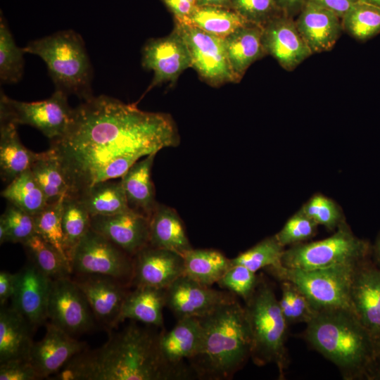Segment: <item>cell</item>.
Segmentation results:
<instances>
[{"label":"cell","mask_w":380,"mask_h":380,"mask_svg":"<svg viewBox=\"0 0 380 380\" xmlns=\"http://www.w3.org/2000/svg\"><path fill=\"white\" fill-rule=\"evenodd\" d=\"M34 327L12 305L0 310V363L19 359L29 360L34 344Z\"/></svg>","instance_id":"cell-24"},{"label":"cell","mask_w":380,"mask_h":380,"mask_svg":"<svg viewBox=\"0 0 380 380\" xmlns=\"http://www.w3.org/2000/svg\"><path fill=\"white\" fill-rule=\"evenodd\" d=\"M48 319L73 337L91 331L96 321L84 294L70 277L51 281Z\"/></svg>","instance_id":"cell-12"},{"label":"cell","mask_w":380,"mask_h":380,"mask_svg":"<svg viewBox=\"0 0 380 380\" xmlns=\"http://www.w3.org/2000/svg\"><path fill=\"white\" fill-rule=\"evenodd\" d=\"M65 197L56 203L47 204L42 210L34 215V220L36 234L51 244L68 260L64 249L62 228Z\"/></svg>","instance_id":"cell-41"},{"label":"cell","mask_w":380,"mask_h":380,"mask_svg":"<svg viewBox=\"0 0 380 380\" xmlns=\"http://www.w3.org/2000/svg\"><path fill=\"white\" fill-rule=\"evenodd\" d=\"M360 2L367 3L380 8V0H357Z\"/></svg>","instance_id":"cell-54"},{"label":"cell","mask_w":380,"mask_h":380,"mask_svg":"<svg viewBox=\"0 0 380 380\" xmlns=\"http://www.w3.org/2000/svg\"><path fill=\"white\" fill-rule=\"evenodd\" d=\"M68 95L55 89L43 101L24 102L14 100L1 91L0 122L27 125L42 132L50 141L61 137L71 120L72 110Z\"/></svg>","instance_id":"cell-9"},{"label":"cell","mask_w":380,"mask_h":380,"mask_svg":"<svg viewBox=\"0 0 380 380\" xmlns=\"http://www.w3.org/2000/svg\"><path fill=\"white\" fill-rule=\"evenodd\" d=\"M196 1L199 6H218L231 8L229 0H196Z\"/></svg>","instance_id":"cell-52"},{"label":"cell","mask_w":380,"mask_h":380,"mask_svg":"<svg viewBox=\"0 0 380 380\" xmlns=\"http://www.w3.org/2000/svg\"><path fill=\"white\" fill-rule=\"evenodd\" d=\"M184 40L191 59V68L213 87L237 82L232 70L223 39L189 24L175 20V27Z\"/></svg>","instance_id":"cell-11"},{"label":"cell","mask_w":380,"mask_h":380,"mask_svg":"<svg viewBox=\"0 0 380 380\" xmlns=\"http://www.w3.org/2000/svg\"><path fill=\"white\" fill-rule=\"evenodd\" d=\"M343 30L359 42L380 33V8L357 1L341 18Z\"/></svg>","instance_id":"cell-37"},{"label":"cell","mask_w":380,"mask_h":380,"mask_svg":"<svg viewBox=\"0 0 380 380\" xmlns=\"http://www.w3.org/2000/svg\"><path fill=\"white\" fill-rule=\"evenodd\" d=\"M46 326L44 337L34 342L29 358L39 379H49L87 348L85 342L78 341L50 322Z\"/></svg>","instance_id":"cell-19"},{"label":"cell","mask_w":380,"mask_h":380,"mask_svg":"<svg viewBox=\"0 0 380 380\" xmlns=\"http://www.w3.org/2000/svg\"><path fill=\"white\" fill-rule=\"evenodd\" d=\"M370 252L369 243L355 236L343 223L329 238L296 244L284 250L281 265L300 270H314L357 265L368 258Z\"/></svg>","instance_id":"cell-8"},{"label":"cell","mask_w":380,"mask_h":380,"mask_svg":"<svg viewBox=\"0 0 380 380\" xmlns=\"http://www.w3.org/2000/svg\"><path fill=\"white\" fill-rule=\"evenodd\" d=\"M301 210L317 224L330 230L338 229L344 223L337 205L320 194L314 196Z\"/></svg>","instance_id":"cell-44"},{"label":"cell","mask_w":380,"mask_h":380,"mask_svg":"<svg viewBox=\"0 0 380 380\" xmlns=\"http://www.w3.org/2000/svg\"><path fill=\"white\" fill-rule=\"evenodd\" d=\"M245 303L252 341L251 357L258 366L274 364L282 379L289 362L286 348L289 324L279 300L270 284L259 277L253 293Z\"/></svg>","instance_id":"cell-6"},{"label":"cell","mask_w":380,"mask_h":380,"mask_svg":"<svg viewBox=\"0 0 380 380\" xmlns=\"http://www.w3.org/2000/svg\"><path fill=\"white\" fill-rule=\"evenodd\" d=\"M317 224L301 210L292 216L274 236L282 246L298 244L313 236Z\"/></svg>","instance_id":"cell-46"},{"label":"cell","mask_w":380,"mask_h":380,"mask_svg":"<svg viewBox=\"0 0 380 380\" xmlns=\"http://www.w3.org/2000/svg\"><path fill=\"white\" fill-rule=\"evenodd\" d=\"M39 376L30 360H13L0 363V380H34Z\"/></svg>","instance_id":"cell-47"},{"label":"cell","mask_w":380,"mask_h":380,"mask_svg":"<svg viewBox=\"0 0 380 380\" xmlns=\"http://www.w3.org/2000/svg\"><path fill=\"white\" fill-rule=\"evenodd\" d=\"M317 6L328 9L342 18L348 9L357 0H308Z\"/></svg>","instance_id":"cell-50"},{"label":"cell","mask_w":380,"mask_h":380,"mask_svg":"<svg viewBox=\"0 0 380 380\" xmlns=\"http://www.w3.org/2000/svg\"><path fill=\"white\" fill-rule=\"evenodd\" d=\"M373 250L376 262L380 266V234L377 236Z\"/></svg>","instance_id":"cell-53"},{"label":"cell","mask_w":380,"mask_h":380,"mask_svg":"<svg viewBox=\"0 0 380 380\" xmlns=\"http://www.w3.org/2000/svg\"><path fill=\"white\" fill-rule=\"evenodd\" d=\"M141 65L153 72V78L146 91L163 83H175L180 74L191 68L187 46L174 28L167 36L148 39L141 51Z\"/></svg>","instance_id":"cell-13"},{"label":"cell","mask_w":380,"mask_h":380,"mask_svg":"<svg viewBox=\"0 0 380 380\" xmlns=\"http://www.w3.org/2000/svg\"><path fill=\"white\" fill-rule=\"evenodd\" d=\"M166 306V289L137 286L128 292L118 323L125 319L140 322L157 327L163 326V310Z\"/></svg>","instance_id":"cell-27"},{"label":"cell","mask_w":380,"mask_h":380,"mask_svg":"<svg viewBox=\"0 0 380 380\" xmlns=\"http://www.w3.org/2000/svg\"><path fill=\"white\" fill-rule=\"evenodd\" d=\"M77 198L91 216L113 215L130 209L121 179L98 182Z\"/></svg>","instance_id":"cell-30"},{"label":"cell","mask_w":380,"mask_h":380,"mask_svg":"<svg viewBox=\"0 0 380 380\" xmlns=\"http://www.w3.org/2000/svg\"><path fill=\"white\" fill-rule=\"evenodd\" d=\"M23 48L18 47L9 27L1 14L0 18V81L1 84H15L24 72Z\"/></svg>","instance_id":"cell-38"},{"label":"cell","mask_w":380,"mask_h":380,"mask_svg":"<svg viewBox=\"0 0 380 380\" xmlns=\"http://www.w3.org/2000/svg\"><path fill=\"white\" fill-rule=\"evenodd\" d=\"M0 222L6 228L8 243L23 244L36 234L34 216L10 202L1 215Z\"/></svg>","instance_id":"cell-42"},{"label":"cell","mask_w":380,"mask_h":380,"mask_svg":"<svg viewBox=\"0 0 380 380\" xmlns=\"http://www.w3.org/2000/svg\"><path fill=\"white\" fill-rule=\"evenodd\" d=\"M51 279L31 262L18 272V282L11 305L21 313L34 328L48 319V303Z\"/></svg>","instance_id":"cell-21"},{"label":"cell","mask_w":380,"mask_h":380,"mask_svg":"<svg viewBox=\"0 0 380 380\" xmlns=\"http://www.w3.org/2000/svg\"><path fill=\"white\" fill-rule=\"evenodd\" d=\"M202 327L197 317L178 319L175 326L168 331L159 334V347L165 361L182 369L184 360L189 361L198 353L202 341Z\"/></svg>","instance_id":"cell-23"},{"label":"cell","mask_w":380,"mask_h":380,"mask_svg":"<svg viewBox=\"0 0 380 380\" xmlns=\"http://www.w3.org/2000/svg\"><path fill=\"white\" fill-rule=\"evenodd\" d=\"M184 274L182 255L148 245L133 257L130 285L166 289Z\"/></svg>","instance_id":"cell-20"},{"label":"cell","mask_w":380,"mask_h":380,"mask_svg":"<svg viewBox=\"0 0 380 380\" xmlns=\"http://www.w3.org/2000/svg\"><path fill=\"white\" fill-rule=\"evenodd\" d=\"M202 341L189 362L201 379H231L251 357L252 341L244 307L237 299L199 317Z\"/></svg>","instance_id":"cell-4"},{"label":"cell","mask_w":380,"mask_h":380,"mask_svg":"<svg viewBox=\"0 0 380 380\" xmlns=\"http://www.w3.org/2000/svg\"><path fill=\"white\" fill-rule=\"evenodd\" d=\"M236 295L203 285L182 275L166 288V306L178 319L201 317L236 300Z\"/></svg>","instance_id":"cell-14"},{"label":"cell","mask_w":380,"mask_h":380,"mask_svg":"<svg viewBox=\"0 0 380 380\" xmlns=\"http://www.w3.org/2000/svg\"><path fill=\"white\" fill-rule=\"evenodd\" d=\"M70 264L77 275L108 276L125 286L131 284L133 258L91 229L75 246Z\"/></svg>","instance_id":"cell-10"},{"label":"cell","mask_w":380,"mask_h":380,"mask_svg":"<svg viewBox=\"0 0 380 380\" xmlns=\"http://www.w3.org/2000/svg\"><path fill=\"white\" fill-rule=\"evenodd\" d=\"M255 272L243 265H232L217 284L241 297L245 302L252 296L258 282Z\"/></svg>","instance_id":"cell-43"},{"label":"cell","mask_w":380,"mask_h":380,"mask_svg":"<svg viewBox=\"0 0 380 380\" xmlns=\"http://www.w3.org/2000/svg\"><path fill=\"white\" fill-rule=\"evenodd\" d=\"M30 170L46 199L53 203L68 195L70 187L61 164L51 149L40 153Z\"/></svg>","instance_id":"cell-33"},{"label":"cell","mask_w":380,"mask_h":380,"mask_svg":"<svg viewBox=\"0 0 380 380\" xmlns=\"http://www.w3.org/2000/svg\"><path fill=\"white\" fill-rule=\"evenodd\" d=\"M74 281L84 294L96 321L108 331L115 328L127 294V286L104 275H77Z\"/></svg>","instance_id":"cell-18"},{"label":"cell","mask_w":380,"mask_h":380,"mask_svg":"<svg viewBox=\"0 0 380 380\" xmlns=\"http://www.w3.org/2000/svg\"><path fill=\"white\" fill-rule=\"evenodd\" d=\"M184 275L211 286L231 267V259L214 249H191L183 256Z\"/></svg>","instance_id":"cell-31"},{"label":"cell","mask_w":380,"mask_h":380,"mask_svg":"<svg viewBox=\"0 0 380 380\" xmlns=\"http://www.w3.org/2000/svg\"><path fill=\"white\" fill-rule=\"evenodd\" d=\"M350 300L353 312L380 344V266L368 258L356 267Z\"/></svg>","instance_id":"cell-17"},{"label":"cell","mask_w":380,"mask_h":380,"mask_svg":"<svg viewBox=\"0 0 380 380\" xmlns=\"http://www.w3.org/2000/svg\"><path fill=\"white\" fill-rule=\"evenodd\" d=\"M262 34L261 26L251 23L223 39L227 58L237 82L255 61L266 55Z\"/></svg>","instance_id":"cell-26"},{"label":"cell","mask_w":380,"mask_h":380,"mask_svg":"<svg viewBox=\"0 0 380 380\" xmlns=\"http://www.w3.org/2000/svg\"><path fill=\"white\" fill-rule=\"evenodd\" d=\"M15 124L0 122V172L1 179L9 184L30 167L39 156L20 141Z\"/></svg>","instance_id":"cell-29"},{"label":"cell","mask_w":380,"mask_h":380,"mask_svg":"<svg viewBox=\"0 0 380 380\" xmlns=\"http://www.w3.org/2000/svg\"><path fill=\"white\" fill-rule=\"evenodd\" d=\"M230 7L252 24L262 27L282 13L275 0H229Z\"/></svg>","instance_id":"cell-45"},{"label":"cell","mask_w":380,"mask_h":380,"mask_svg":"<svg viewBox=\"0 0 380 380\" xmlns=\"http://www.w3.org/2000/svg\"><path fill=\"white\" fill-rule=\"evenodd\" d=\"M359 264L314 270L291 269L282 265L265 269L280 281H289L296 284L318 312L331 310L353 312L351 286Z\"/></svg>","instance_id":"cell-7"},{"label":"cell","mask_w":380,"mask_h":380,"mask_svg":"<svg viewBox=\"0 0 380 380\" xmlns=\"http://www.w3.org/2000/svg\"><path fill=\"white\" fill-rule=\"evenodd\" d=\"M156 153L136 162L121 177L129 207L150 218L155 210V189L151 169Z\"/></svg>","instance_id":"cell-28"},{"label":"cell","mask_w":380,"mask_h":380,"mask_svg":"<svg viewBox=\"0 0 380 380\" xmlns=\"http://www.w3.org/2000/svg\"><path fill=\"white\" fill-rule=\"evenodd\" d=\"M262 28L266 54L272 56L285 70L293 71L313 54L298 32L294 18L281 13Z\"/></svg>","instance_id":"cell-15"},{"label":"cell","mask_w":380,"mask_h":380,"mask_svg":"<svg viewBox=\"0 0 380 380\" xmlns=\"http://www.w3.org/2000/svg\"><path fill=\"white\" fill-rule=\"evenodd\" d=\"M281 281V297L279 303L286 322L289 325L308 323L318 311L296 284L289 281Z\"/></svg>","instance_id":"cell-40"},{"label":"cell","mask_w":380,"mask_h":380,"mask_svg":"<svg viewBox=\"0 0 380 380\" xmlns=\"http://www.w3.org/2000/svg\"><path fill=\"white\" fill-rule=\"evenodd\" d=\"M295 22L312 53L331 51L343 30L341 18L309 1Z\"/></svg>","instance_id":"cell-22"},{"label":"cell","mask_w":380,"mask_h":380,"mask_svg":"<svg viewBox=\"0 0 380 380\" xmlns=\"http://www.w3.org/2000/svg\"><path fill=\"white\" fill-rule=\"evenodd\" d=\"M1 196L32 215L47 205L46 199L30 169L11 181L1 191Z\"/></svg>","instance_id":"cell-35"},{"label":"cell","mask_w":380,"mask_h":380,"mask_svg":"<svg viewBox=\"0 0 380 380\" xmlns=\"http://www.w3.org/2000/svg\"><path fill=\"white\" fill-rule=\"evenodd\" d=\"M159 334L131 323L111 333L100 348L70 360L78 380H172L190 376L168 364L159 347Z\"/></svg>","instance_id":"cell-2"},{"label":"cell","mask_w":380,"mask_h":380,"mask_svg":"<svg viewBox=\"0 0 380 380\" xmlns=\"http://www.w3.org/2000/svg\"><path fill=\"white\" fill-rule=\"evenodd\" d=\"M306 324V340L344 379H380V344L352 311H320Z\"/></svg>","instance_id":"cell-3"},{"label":"cell","mask_w":380,"mask_h":380,"mask_svg":"<svg viewBox=\"0 0 380 380\" xmlns=\"http://www.w3.org/2000/svg\"><path fill=\"white\" fill-rule=\"evenodd\" d=\"M62 228L64 249L70 262L75 246L91 229V215L77 197L66 196L63 199Z\"/></svg>","instance_id":"cell-36"},{"label":"cell","mask_w":380,"mask_h":380,"mask_svg":"<svg viewBox=\"0 0 380 380\" xmlns=\"http://www.w3.org/2000/svg\"><path fill=\"white\" fill-rule=\"evenodd\" d=\"M91 229L132 258L149 245V218L131 208L113 215L91 216Z\"/></svg>","instance_id":"cell-16"},{"label":"cell","mask_w":380,"mask_h":380,"mask_svg":"<svg viewBox=\"0 0 380 380\" xmlns=\"http://www.w3.org/2000/svg\"><path fill=\"white\" fill-rule=\"evenodd\" d=\"M149 245L182 256L193 248L177 213L160 203L149 218Z\"/></svg>","instance_id":"cell-25"},{"label":"cell","mask_w":380,"mask_h":380,"mask_svg":"<svg viewBox=\"0 0 380 380\" xmlns=\"http://www.w3.org/2000/svg\"><path fill=\"white\" fill-rule=\"evenodd\" d=\"M23 246L30 262L51 280L70 277V261L39 235L34 234Z\"/></svg>","instance_id":"cell-34"},{"label":"cell","mask_w":380,"mask_h":380,"mask_svg":"<svg viewBox=\"0 0 380 380\" xmlns=\"http://www.w3.org/2000/svg\"><path fill=\"white\" fill-rule=\"evenodd\" d=\"M179 141L170 115L100 95L73 108L66 131L51 140L49 148L69 185L67 196L77 197L98 182L122 177L140 158Z\"/></svg>","instance_id":"cell-1"},{"label":"cell","mask_w":380,"mask_h":380,"mask_svg":"<svg viewBox=\"0 0 380 380\" xmlns=\"http://www.w3.org/2000/svg\"><path fill=\"white\" fill-rule=\"evenodd\" d=\"M18 282V272L11 273L6 271L0 272V304L1 306L11 299L15 293Z\"/></svg>","instance_id":"cell-49"},{"label":"cell","mask_w":380,"mask_h":380,"mask_svg":"<svg viewBox=\"0 0 380 380\" xmlns=\"http://www.w3.org/2000/svg\"><path fill=\"white\" fill-rule=\"evenodd\" d=\"M23 49L44 61L55 89L82 101L94 96L92 66L83 39L75 31L56 32L30 42Z\"/></svg>","instance_id":"cell-5"},{"label":"cell","mask_w":380,"mask_h":380,"mask_svg":"<svg viewBox=\"0 0 380 380\" xmlns=\"http://www.w3.org/2000/svg\"><path fill=\"white\" fill-rule=\"evenodd\" d=\"M179 22L191 25L221 39L251 24L232 8L218 6H198L189 18Z\"/></svg>","instance_id":"cell-32"},{"label":"cell","mask_w":380,"mask_h":380,"mask_svg":"<svg viewBox=\"0 0 380 380\" xmlns=\"http://www.w3.org/2000/svg\"><path fill=\"white\" fill-rule=\"evenodd\" d=\"M284 251V246L272 236L231 259V263L232 265H243L256 272L262 268L281 265Z\"/></svg>","instance_id":"cell-39"},{"label":"cell","mask_w":380,"mask_h":380,"mask_svg":"<svg viewBox=\"0 0 380 380\" xmlns=\"http://www.w3.org/2000/svg\"><path fill=\"white\" fill-rule=\"evenodd\" d=\"M172 13L175 20L182 21L189 18L199 6L196 0H162Z\"/></svg>","instance_id":"cell-48"},{"label":"cell","mask_w":380,"mask_h":380,"mask_svg":"<svg viewBox=\"0 0 380 380\" xmlns=\"http://www.w3.org/2000/svg\"><path fill=\"white\" fill-rule=\"evenodd\" d=\"M308 0H275V2L284 15L295 18L298 16Z\"/></svg>","instance_id":"cell-51"}]
</instances>
